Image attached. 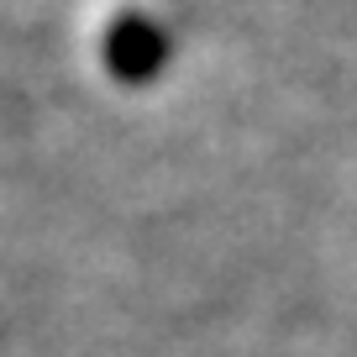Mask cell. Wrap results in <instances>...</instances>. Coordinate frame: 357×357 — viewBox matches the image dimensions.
I'll list each match as a JSON object with an SVG mask.
<instances>
[{"label": "cell", "instance_id": "6da1fadb", "mask_svg": "<svg viewBox=\"0 0 357 357\" xmlns=\"http://www.w3.org/2000/svg\"><path fill=\"white\" fill-rule=\"evenodd\" d=\"M100 58L111 68L116 84H153L168 63V32L142 11H126L105 26L100 37Z\"/></svg>", "mask_w": 357, "mask_h": 357}]
</instances>
